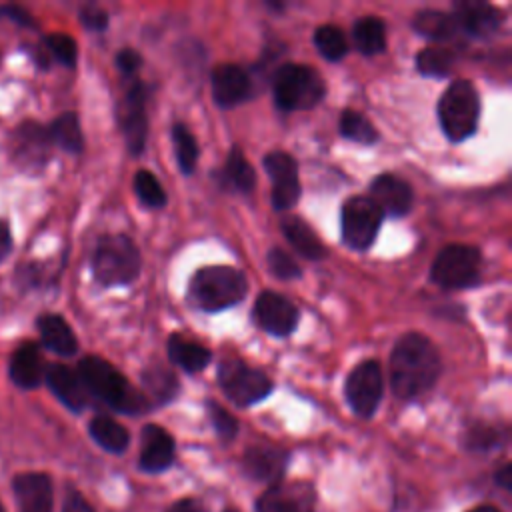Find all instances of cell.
Instances as JSON below:
<instances>
[{
	"instance_id": "obj_1",
	"label": "cell",
	"mask_w": 512,
	"mask_h": 512,
	"mask_svg": "<svg viewBox=\"0 0 512 512\" xmlns=\"http://www.w3.org/2000/svg\"><path fill=\"white\" fill-rule=\"evenodd\" d=\"M440 376V356L434 344L418 332L398 338L390 354V386L396 398L412 400L434 388Z\"/></svg>"
},
{
	"instance_id": "obj_2",
	"label": "cell",
	"mask_w": 512,
	"mask_h": 512,
	"mask_svg": "<svg viewBox=\"0 0 512 512\" xmlns=\"http://www.w3.org/2000/svg\"><path fill=\"white\" fill-rule=\"evenodd\" d=\"M76 372L90 398L100 400L122 414H138L146 410V396L126 380V376L100 356L80 358Z\"/></svg>"
},
{
	"instance_id": "obj_3",
	"label": "cell",
	"mask_w": 512,
	"mask_h": 512,
	"mask_svg": "<svg viewBox=\"0 0 512 512\" xmlns=\"http://www.w3.org/2000/svg\"><path fill=\"white\" fill-rule=\"evenodd\" d=\"M248 292L246 274L234 266L200 268L188 284L190 302L204 312H220L242 302Z\"/></svg>"
},
{
	"instance_id": "obj_4",
	"label": "cell",
	"mask_w": 512,
	"mask_h": 512,
	"mask_svg": "<svg viewBox=\"0 0 512 512\" xmlns=\"http://www.w3.org/2000/svg\"><path fill=\"white\" fill-rule=\"evenodd\" d=\"M140 268V252L126 234L98 238L90 256V270L100 286H126L138 278Z\"/></svg>"
},
{
	"instance_id": "obj_5",
	"label": "cell",
	"mask_w": 512,
	"mask_h": 512,
	"mask_svg": "<svg viewBox=\"0 0 512 512\" xmlns=\"http://www.w3.org/2000/svg\"><path fill=\"white\" fill-rule=\"evenodd\" d=\"M326 84L322 76L306 64H282L272 78V96L280 110H308L322 102Z\"/></svg>"
},
{
	"instance_id": "obj_6",
	"label": "cell",
	"mask_w": 512,
	"mask_h": 512,
	"mask_svg": "<svg viewBox=\"0 0 512 512\" xmlns=\"http://www.w3.org/2000/svg\"><path fill=\"white\" fill-rule=\"evenodd\" d=\"M480 98L470 80H454L438 100V120L450 142H462L476 132Z\"/></svg>"
},
{
	"instance_id": "obj_7",
	"label": "cell",
	"mask_w": 512,
	"mask_h": 512,
	"mask_svg": "<svg viewBox=\"0 0 512 512\" xmlns=\"http://www.w3.org/2000/svg\"><path fill=\"white\" fill-rule=\"evenodd\" d=\"M52 140L48 136L46 124L38 120H22L18 122L6 138V154L12 166L26 174L38 176L46 170L52 156Z\"/></svg>"
},
{
	"instance_id": "obj_8",
	"label": "cell",
	"mask_w": 512,
	"mask_h": 512,
	"mask_svg": "<svg viewBox=\"0 0 512 512\" xmlns=\"http://www.w3.org/2000/svg\"><path fill=\"white\" fill-rule=\"evenodd\" d=\"M482 254L474 246L448 244L430 266V280L444 290L472 288L480 280Z\"/></svg>"
},
{
	"instance_id": "obj_9",
	"label": "cell",
	"mask_w": 512,
	"mask_h": 512,
	"mask_svg": "<svg viewBox=\"0 0 512 512\" xmlns=\"http://www.w3.org/2000/svg\"><path fill=\"white\" fill-rule=\"evenodd\" d=\"M218 384L224 396L242 408L264 400L274 388L272 380L262 370L252 368L238 358L224 360L218 366Z\"/></svg>"
},
{
	"instance_id": "obj_10",
	"label": "cell",
	"mask_w": 512,
	"mask_h": 512,
	"mask_svg": "<svg viewBox=\"0 0 512 512\" xmlns=\"http://www.w3.org/2000/svg\"><path fill=\"white\" fill-rule=\"evenodd\" d=\"M382 212L368 196H352L342 204V240L352 250H368L380 230Z\"/></svg>"
},
{
	"instance_id": "obj_11",
	"label": "cell",
	"mask_w": 512,
	"mask_h": 512,
	"mask_svg": "<svg viewBox=\"0 0 512 512\" xmlns=\"http://www.w3.org/2000/svg\"><path fill=\"white\" fill-rule=\"evenodd\" d=\"M382 392H384V376L376 360H364L356 364L346 376L344 394L350 408L360 418H370L376 412L382 400Z\"/></svg>"
},
{
	"instance_id": "obj_12",
	"label": "cell",
	"mask_w": 512,
	"mask_h": 512,
	"mask_svg": "<svg viewBox=\"0 0 512 512\" xmlns=\"http://www.w3.org/2000/svg\"><path fill=\"white\" fill-rule=\"evenodd\" d=\"M264 170L272 180V206L276 210H290L300 198L298 164L292 154L284 150H272L264 156Z\"/></svg>"
},
{
	"instance_id": "obj_13",
	"label": "cell",
	"mask_w": 512,
	"mask_h": 512,
	"mask_svg": "<svg viewBox=\"0 0 512 512\" xmlns=\"http://www.w3.org/2000/svg\"><path fill=\"white\" fill-rule=\"evenodd\" d=\"M118 120L128 150L136 156L142 154L148 140V112H146V88L140 82H132L118 106Z\"/></svg>"
},
{
	"instance_id": "obj_14",
	"label": "cell",
	"mask_w": 512,
	"mask_h": 512,
	"mask_svg": "<svg viewBox=\"0 0 512 512\" xmlns=\"http://www.w3.org/2000/svg\"><path fill=\"white\" fill-rule=\"evenodd\" d=\"M254 322L272 336H288L294 332L300 312L286 296L276 292H262L256 298L254 310H252Z\"/></svg>"
},
{
	"instance_id": "obj_15",
	"label": "cell",
	"mask_w": 512,
	"mask_h": 512,
	"mask_svg": "<svg viewBox=\"0 0 512 512\" xmlns=\"http://www.w3.org/2000/svg\"><path fill=\"white\" fill-rule=\"evenodd\" d=\"M314 490L304 482H276L256 500V512H314Z\"/></svg>"
},
{
	"instance_id": "obj_16",
	"label": "cell",
	"mask_w": 512,
	"mask_h": 512,
	"mask_svg": "<svg viewBox=\"0 0 512 512\" xmlns=\"http://www.w3.org/2000/svg\"><path fill=\"white\" fill-rule=\"evenodd\" d=\"M46 362L42 348L34 340L20 342L8 360V378L20 390H36L44 382Z\"/></svg>"
},
{
	"instance_id": "obj_17",
	"label": "cell",
	"mask_w": 512,
	"mask_h": 512,
	"mask_svg": "<svg viewBox=\"0 0 512 512\" xmlns=\"http://www.w3.org/2000/svg\"><path fill=\"white\" fill-rule=\"evenodd\" d=\"M368 198L378 206L382 216H404L414 204V192L410 184L396 174H378L370 184Z\"/></svg>"
},
{
	"instance_id": "obj_18",
	"label": "cell",
	"mask_w": 512,
	"mask_h": 512,
	"mask_svg": "<svg viewBox=\"0 0 512 512\" xmlns=\"http://www.w3.org/2000/svg\"><path fill=\"white\" fill-rule=\"evenodd\" d=\"M214 102L222 108H234L250 98L252 80L238 64H218L210 76Z\"/></svg>"
},
{
	"instance_id": "obj_19",
	"label": "cell",
	"mask_w": 512,
	"mask_h": 512,
	"mask_svg": "<svg viewBox=\"0 0 512 512\" xmlns=\"http://www.w3.org/2000/svg\"><path fill=\"white\" fill-rule=\"evenodd\" d=\"M452 16L458 24V30H464L474 38H486L494 34L504 20V14L500 8L482 0L456 2Z\"/></svg>"
},
{
	"instance_id": "obj_20",
	"label": "cell",
	"mask_w": 512,
	"mask_h": 512,
	"mask_svg": "<svg viewBox=\"0 0 512 512\" xmlns=\"http://www.w3.org/2000/svg\"><path fill=\"white\" fill-rule=\"evenodd\" d=\"M44 382L50 388V392L72 412H82L90 404V396L76 368H70L62 362L46 364Z\"/></svg>"
},
{
	"instance_id": "obj_21",
	"label": "cell",
	"mask_w": 512,
	"mask_h": 512,
	"mask_svg": "<svg viewBox=\"0 0 512 512\" xmlns=\"http://www.w3.org/2000/svg\"><path fill=\"white\" fill-rule=\"evenodd\" d=\"M18 512H52V480L44 472H22L12 480Z\"/></svg>"
},
{
	"instance_id": "obj_22",
	"label": "cell",
	"mask_w": 512,
	"mask_h": 512,
	"mask_svg": "<svg viewBox=\"0 0 512 512\" xmlns=\"http://www.w3.org/2000/svg\"><path fill=\"white\" fill-rule=\"evenodd\" d=\"M36 330L40 336L42 348L54 352L56 356L70 358L78 352V338L68 324V320L58 312H44L36 318Z\"/></svg>"
},
{
	"instance_id": "obj_23",
	"label": "cell",
	"mask_w": 512,
	"mask_h": 512,
	"mask_svg": "<svg viewBox=\"0 0 512 512\" xmlns=\"http://www.w3.org/2000/svg\"><path fill=\"white\" fill-rule=\"evenodd\" d=\"M286 464H288V452L278 446H266V444L250 446L242 458V468L250 478L260 482H272V484H276L282 478Z\"/></svg>"
},
{
	"instance_id": "obj_24",
	"label": "cell",
	"mask_w": 512,
	"mask_h": 512,
	"mask_svg": "<svg viewBox=\"0 0 512 512\" xmlns=\"http://www.w3.org/2000/svg\"><path fill=\"white\" fill-rule=\"evenodd\" d=\"M174 462V440L158 424H146L142 428V448H140V468L144 472L156 474L166 470Z\"/></svg>"
},
{
	"instance_id": "obj_25",
	"label": "cell",
	"mask_w": 512,
	"mask_h": 512,
	"mask_svg": "<svg viewBox=\"0 0 512 512\" xmlns=\"http://www.w3.org/2000/svg\"><path fill=\"white\" fill-rule=\"evenodd\" d=\"M284 238L290 242V246L308 260H322L326 256V248L316 236V232L310 228L308 222H304L300 216H284L280 222Z\"/></svg>"
},
{
	"instance_id": "obj_26",
	"label": "cell",
	"mask_w": 512,
	"mask_h": 512,
	"mask_svg": "<svg viewBox=\"0 0 512 512\" xmlns=\"http://www.w3.org/2000/svg\"><path fill=\"white\" fill-rule=\"evenodd\" d=\"M48 136L54 148L68 154H80L84 150V132L76 112H62L50 124H46Z\"/></svg>"
},
{
	"instance_id": "obj_27",
	"label": "cell",
	"mask_w": 512,
	"mask_h": 512,
	"mask_svg": "<svg viewBox=\"0 0 512 512\" xmlns=\"http://www.w3.org/2000/svg\"><path fill=\"white\" fill-rule=\"evenodd\" d=\"M168 356L176 366L186 372H200L212 358L206 346L194 340H186L182 334H172L168 338Z\"/></svg>"
},
{
	"instance_id": "obj_28",
	"label": "cell",
	"mask_w": 512,
	"mask_h": 512,
	"mask_svg": "<svg viewBox=\"0 0 512 512\" xmlns=\"http://www.w3.org/2000/svg\"><path fill=\"white\" fill-rule=\"evenodd\" d=\"M88 432L100 448L114 452V454L124 452L130 442L128 430L120 422H116L114 418L104 416V414H98L88 422Z\"/></svg>"
},
{
	"instance_id": "obj_29",
	"label": "cell",
	"mask_w": 512,
	"mask_h": 512,
	"mask_svg": "<svg viewBox=\"0 0 512 512\" xmlns=\"http://www.w3.org/2000/svg\"><path fill=\"white\" fill-rule=\"evenodd\" d=\"M412 26L420 36L436 40V42L450 40L458 32V24L452 14H448L444 10H432V8L416 12Z\"/></svg>"
},
{
	"instance_id": "obj_30",
	"label": "cell",
	"mask_w": 512,
	"mask_h": 512,
	"mask_svg": "<svg viewBox=\"0 0 512 512\" xmlns=\"http://www.w3.org/2000/svg\"><path fill=\"white\" fill-rule=\"evenodd\" d=\"M142 384H144L146 396L156 404L170 402L178 394V388H180L176 374L170 368L162 366V364L144 368L142 370Z\"/></svg>"
},
{
	"instance_id": "obj_31",
	"label": "cell",
	"mask_w": 512,
	"mask_h": 512,
	"mask_svg": "<svg viewBox=\"0 0 512 512\" xmlns=\"http://www.w3.org/2000/svg\"><path fill=\"white\" fill-rule=\"evenodd\" d=\"M222 180L228 188H234L236 192H242V194L252 192L256 184L254 168L250 166V162L246 160L244 152L238 146H234L226 156V164L222 168Z\"/></svg>"
},
{
	"instance_id": "obj_32",
	"label": "cell",
	"mask_w": 512,
	"mask_h": 512,
	"mask_svg": "<svg viewBox=\"0 0 512 512\" xmlns=\"http://www.w3.org/2000/svg\"><path fill=\"white\" fill-rule=\"evenodd\" d=\"M352 40L354 46L368 56L380 54L386 50V32H384V24L382 20H378L376 16H364L360 20H356L354 28H352Z\"/></svg>"
},
{
	"instance_id": "obj_33",
	"label": "cell",
	"mask_w": 512,
	"mask_h": 512,
	"mask_svg": "<svg viewBox=\"0 0 512 512\" xmlns=\"http://www.w3.org/2000/svg\"><path fill=\"white\" fill-rule=\"evenodd\" d=\"M456 54L442 46H428L416 54V68L424 76L446 78L454 68Z\"/></svg>"
},
{
	"instance_id": "obj_34",
	"label": "cell",
	"mask_w": 512,
	"mask_h": 512,
	"mask_svg": "<svg viewBox=\"0 0 512 512\" xmlns=\"http://www.w3.org/2000/svg\"><path fill=\"white\" fill-rule=\"evenodd\" d=\"M338 130L344 138L358 142V144H374L378 140V132H376L374 124L358 110H350V108L344 110L340 116Z\"/></svg>"
},
{
	"instance_id": "obj_35",
	"label": "cell",
	"mask_w": 512,
	"mask_h": 512,
	"mask_svg": "<svg viewBox=\"0 0 512 512\" xmlns=\"http://www.w3.org/2000/svg\"><path fill=\"white\" fill-rule=\"evenodd\" d=\"M316 50L330 62H338L348 54V40L338 26L324 24L318 26L314 32Z\"/></svg>"
},
{
	"instance_id": "obj_36",
	"label": "cell",
	"mask_w": 512,
	"mask_h": 512,
	"mask_svg": "<svg viewBox=\"0 0 512 512\" xmlns=\"http://www.w3.org/2000/svg\"><path fill=\"white\" fill-rule=\"evenodd\" d=\"M172 142H174V154L178 168L182 174H192L196 170L198 162V144L194 134L184 124L172 126Z\"/></svg>"
},
{
	"instance_id": "obj_37",
	"label": "cell",
	"mask_w": 512,
	"mask_h": 512,
	"mask_svg": "<svg viewBox=\"0 0 512 512\" xmlns=\"http://www.w3.org/2000/svg\"><path fill=\"white\" fill-rule=\"evenodd\" d=\"M42 46L46 48L50 60H56L58 64L66 68H74L78 62V44L76 40L66 32H52L42 38Z\"/></svg>"
},
{
	"instance_id": "obj_38",
	"label": "cell",
	"mask_w": 512,
	"mask_h": 512,
	"mask_svg": "<svg viewBox=\"0 0 512 512\" xmlns=\"http://www.w3.org/2000/svg\"><path fill=\"white\" fill-rule=\"evenodd\" d=\"M134 190L138 198L150 208H162L166 204V192L150 170H138L134 174Z\"/></svg>"
},
{
	"instance_id": "obj_39",
	"label": "cell",
	"mask_w": 512,
	"mask_h": 512,
	"mask_svg": "<svg viewBox=\"0 0 512 512\" xmlns=\"http://www.w3.org/2000/svg\"><path fill=\"white\" fill-rule=\"evenodd\" d=\"M268 268L280 280H296L302 274L298 262L282 248H272L268 252Z\"/></svg>"
},
{
	"instance_id": "obj_40",
	"label": "cell",
	"mask_w": 512,
	"mask_h": 512,
	"mask_svg": "<svg viewBox=\"0 0 512 512\" xmlns=\"http://www.w3.org/2000/svg\"><path fill=\"white\" fill-rule=\"evenodd\" d=\"M206 410H208V416H210V422H212L216 434L222 440H232L236 436V432H238L236 418L228 410H224L218 402H214V400H210L206 404Z\"/></svg>"
},
{
	"instance_id": "obj_41",
	"label": "cell",
	"mask_w": 512,
	"mask_h": 512,
	"mask_svg": "<svg viewBox=\"0 0 512 512\" xmlns=\"http://www.w3.org/2000/svg\"><path fill=\"white\" fill-rule=\"evenodd\" d=\"M464 444L470 450H490V448L500 444V434H498V430H494L490 426L478 424V426H474L466 432Z\"/></svg>"
},
{
	"instance_id": "obj_42",
	"label": "cell",
	"mask_w": 512,
	"mask_h": 512,
	"mask_svg": "<svg viewBox=\"0 0 512 512\" xmlns=\"http://www.w3.org/2000/svg\"><path fill=\"white\" fill-rule=\"evenodd\" d=\"M44 266L40 262H22L14 270V284L20 290H32L42 286V276H44Z\"/></svg>"
},
{
	"instance_id": "obj_43",
	"label": "cell",
	"mask_w": 512,
	"mask_h": 512,
	"mask_svg": "<svg viewBox=\"0 0 512 512\" xmlns=\"http://www.w3.org/2000/svg\"><path fill=\"white\" fill-rule=\"evenodd\" d=\"M78 20L86 30L102 32L108 28V12L96 4H84L78 12Z\"/></svg>"
},
{
	"instance_id": "obj_44",
	"label": "cell",
	"mask_w": 512,
	"mask_h": 512,
	"mask_svg": "<svg viewBox=\"0 0 512 512\" xmlns=\"http://www.w3.org/2000/svg\"><path fill=\"white\" fill-rule=\"evenodd\" d=\"M0 20H8L18 28H26V30L38 28V22L34 20V16L20 4H0Z\"/></svg>"
},
{
	"instance_id": "obj_45",
	"label": "cell",
	"mask_w": 512,
	"mask_h": 512,
	"mask_svg": "<svg viewBox=\"0 0 512 512\" xmlns=\"http://www.w3.org/2000/svg\"><path fill=\"white\" fill-rule=\"evenodd\" d=\"M140 64H142V58H140V54H138L136 50H132V48H122V50L116 54V66H118V70H120L122 74H126V76H132V74L140 68Z\"/></svg>"
},
{
	"instance_id": "obj_46",
	"label": "cell",
	"mask_w": 512,
	"mask_h": 512,
	"mask_svg": "<svg viewBox=\"0 0 512 512\" xmlns=\"http://www.w3.org/2000/svg\"><path fill=\"white\" fill-rule=\"evenodd\" d=\"M62 512H96V510L76 488H68L62 502Z\"/></svg>"
},
{
	"instance_id": "obj_47",
	"label": "cell",
	"mask_w": 512,
	"mask_h": 512,
	"mask_svg": "<svg viewBox=\"0 0 512 512\" xmlns=\"http://www.w3.org/2000/svg\"><path fill=\"white\" fill-rule=\"evenodd\" d=\"M22 50L28 54V58L36 64V68L40 70H48L50 68V56L46 52V48L42 44H24Z\"/></svg>"
},
{
	"instance_id": "obj_48",
	"label": "cell",
	"mask_w": 512,
	"mask_h": 512,
	"mask_svg": "<svg viewBox=\"0 0 512 512\" xmlns=\"http://www.w3.org/2000/svg\"><path fill=\"white\" fill-rule=\"evenodd\" d=\"M14 250V236H12V228L6 220L0 218V264L12 254Z\"/></svg>"
},
{
	"instance_id": "obj_49",
	"label": "cell",
	"mask_w": 512,
	"mask_h": 512,
	"mask_svg": "<svg viewBox=\"0 0 512 512\" xmlns=\"http://www.w3.org/2000/svg\"><path fill=\"white\" fill-rule=\"evenodd\" d=\"M166 512H206L204 506L194 500V498H182L178 502H174Z\"/></svg>"
},
{
	"instance_id": "obj_50",
	"label": "cell",
	"mask_w": 512,
	"mask_h": 512,
	"mask_svg": "<svg viewBox=\"0 0 512 512\" xmlns=\"http://www.w3.org/2000/svg\"><path fill=\"white\" fill-rule=\"evenodd\" d=\"M494 480H496L502 488L510 490V488H512V466H510V464H504V466L494 474Z\"/></svg>"
},
{
	"instance_id": "obj_51",
	"label": "cell",
	"mask_w": 512,
	"mask_h": 512,
	"mask_svg": "<svg viewBox=\"0 0 512 512\" xmlns=\"http://www.w3.org/2000/svg\"><path fill=\"white\" fill-rule=\"evenodd\" d=\"M468 512H500V510L494 508V506H490V504H480V506H476V508H472V510H468Z\"/></svg>"
},
{
	"instance_id": "obj_52",
	"label": "cell",
	"mask_w": 512,
	"mask_h": 512,
	"mask_svg": "<svg viewBox=\"0 0 512 512\" xmlns=\"http://www.w3.org/2000/svg\"><path fill=\"white\" fill-rule=\"evenodd\" d=\"M224 512H236V510H232V508H230V510H224Z\"/></svg>"
},
{
	"instance_id": "obj_53",
	"label": "cell",
	"mask_w": 512,
	"mask_h": 512,
	"mask_svg": "<svg viewBox=\"0 0 512 512\" xmlns=\"http://www.w3.org/2000/svg\"><path fill=\"white\" fill-rule=\"evenodd\" d=\"M0 512H4V508H2V504H0Z\"/></svg>"
}]
</instances>
